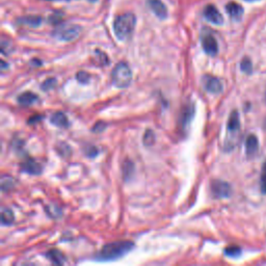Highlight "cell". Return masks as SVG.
<instances>
[{
  "label": "cell",
  "instance_id": "cell-30",
  "mask_svg": "<svg viewBox=\"0 0 266 266\" xmlns=\"http://www.w3.org/2000/svg\"><path fill=\"white\" fill-rule=\"evenodd\" d=\"M43 119V115H35V116H33L32 115V118L28 121L30 124H35V123H37L38 121H40V120H42Z\"/></svg>",
  "mask_w": 266,
  "mask_h": 266
},
{
  "label": "cell",
  "instance_id": "cell-8",
  "mask_svg": "<svg viewBox=\"0 0 266 266\" xmlns=\"http://www.w3.org/2000/svg\"><path fill=\"white\" fill-rule=\"evenodd\" d=\"M203 86L205 90L211 94H220L224 89L221 80L211 75H205L203 77Z\"/></svg>",
  "mask_w": 266,
  "mask_h": 266
},
{
  "label": "cell",
  "instance_id": "cell-12",
  "mask_svg": "<svg viewBox=\"0 0 266 266\" xmlns=\"http://www.w3.org/2000/svg\"><path fill=\"white\" fill-rule=\"evenodd\" d=\"M226 11L233 21H240L243 16V8L236 3H229L226 6Z\"/></svg>",
  "mask_w": 266,
  "mask_h": 266
},
{
  "label": "cell",
  "instance_id": "cell-22",
  "mask_svg": "<svg viewBox=\"0 0 266 266\" xmlns=\"http://www.w3.org/2000/svg\"><path fill=\"white\" fill-rule=\"evenodd\" d=\"M240 69L245 74H251L253 71V63L252 60L248 57H244L240 62Z\"/></svg>",
  "mask_w": 266,
  "mask_h": 266
},
{
  "label": "cell",
  "instance_id": "cell-11",
  "mask_svg": "<svg viewBox=\"0 0 266 266\" xmlns=\"http://www.w3.org/2000/svg\"><path fill=\"white\" fill-rule=\"evenodd\" d=\"M228 135H236L240 130V119L237 110H233L228 120Z\"/></svg>",
  "mask_w": 266,
  "mask_h": 266
},
{
  "label": "cell",
  "instance_id": "cell-2",
  "mask_svg": "<svg viewBox=\"0 0 266 266\" xmlns=\"http://www.w3.org/2000/svg\"><path fill=\"white\" fill-rule=\"evenodd\" d=\"M137 24V17L131 13L121 14L115 17L113 21V30L115 37L120 41L129 39L135 30Z\"/></svg>",
  "mask_w": 266,
  "mask_h": 266
},
{
  "label": "cell",
  "instance_id": "cell-6",
  "mask_svg": "<svg viewBox=\"0 0 266 266\" xmlns=\"http://www.w3.org/2000/svg\"><path fill=\"white\" fill-rule=\"evenodd\" d=\"M211 191L215 197L226 198L231 196L232 187L228 182L222 180H214L211 183Z\"/></svg>",
  "mask_w": 266,
  "mask_h": 266
},
{
  "label": "cell",
  "instance_id": "cell-16",
  "mask_svg": "<svg viewBox=\"0 0 266 266\" xmlns=\"http://www.w3.org/2000/svg\"><path fill=\"white\" fill-rule=\"evenodd\" d=\"M38 100H39V97L31 92H25L17 98V101H18V103L23 106H30L32 104H35Z\"/></svg>",
  "mask_w": 266,
  "mask_h": 266
},
{
  "label": "cell",
  "instance_id": "cell-9",
  "mask_svg": "<svg viewBox=\"0 0 266 266\" xmlns=\"http://www.w3.org/2000/svg\"><path fill=\"white\" fill-rule=\"evenodd\" d=\"M147 4L157 18L161 20L168 18V9H166L161 0H147Z\"/></svg>",
  "mask_w": 266,
  "mask_h": 266
},
{
  "label": "cell",
  "instance_id": "cell-14",
  "mask_svg": "<svg viewBox=\"0 0 266 266\" xmlns=\"http://www.w3.org/2000/svg\"><path fill=\"white\" fill-rule=\"evenodd\" d=\"M50 122H51L54 126L59 127V128H66L69 127V120H68V116H66L63 112L61 111H57L54 112L51 118H50Z\"/></svg>",
  "mask_w": 266,
  "mask_h": 266
},
{
  "label": "cell",
  "instance_id": "cell-25",
  "mask_svg": "<svg viewBox=\"0 0 266 266\" xmlns=\"http://www.w3.org/2000/svg\"><path fill=\"white\" fill-rule=\"evenodd\" d=\"M56 86V79L55 78H49L47 80H45L43 83H42V86H41V89L45 92L49 91V90H52L53 88H55Z\"/></svg>",
  "mask_w": 266,
  "mask_h": 266
},
{
  "label": "cell",
  "instance_id": "cell-32",
  "mask_svg": "<svg viewBox=\"0 0 266 266\" xmlns=\"http://www.w3.org/2000/svg\"><path fill=\"white\" fill-rule=\"evenodd\" d=\"M244 2H247V3H256V2H259V0H244Z\"/></svg>",
  "mask_w": 266,
  "mask_h": 266
},
{
  "label": "cell",
  "instance_id": "cell-3",
  "mask_svg": "<svg viewBox=\"0 0 266 266\" xmlns=\"http://www.w3.org/2000/svg\"><path fill=\"white\" fill-rule=\"evenodd\" d=\"M111 79L113 85L116 88L125 89L129 87L132 80V72L131 69L129 68V65L124 61L119 62L112 70Z\"/></svg>",
  "mask_w": 266,
  "mask_h": 266
},
{
  "label": "cell",
  "instance_id": "cell-34",
  "mask_svg": "<svg viewBox=\"0 0 266 266\" xmlns=\"http://www.w3.org/2000/svg\"><path fill=\"white\" fill-rule=\"evenodd\" d=\"M90 2H93L94 3V2H96V0H90Z\"/></svg>",
  "mask_w": 266,
  "mask_h": 266
},
{
  "label": "cell",
  "instance_id": "cell-21",
  "mask_svg": "<svg viewBox=\"0 0 266 266\" xmlns=\"http://www.w3.org/2000/svg\"><path fill=\"white\" fill-rule=\"evenodd\" d=\"M133 171H135V165L130 161L126 160L123 165V175H124V180H129V178L133 175Z\"/></svg>",
  "mask_w": 266,
  "mask_h": 266
},
{
  "label": "cell",
  "instance_id": "cell-31",
  "mask_svg": "<svg viewBox=\"0 0 266 266\" xmlns=\"http://www.w3.org/2000/svg\"><path fill=\"white\" fill-rule=\"evenodd\" d=\"M8 68H9V63H7L5 60H2V71L4 72Z\"/></svg>",
  "mask_w": 266,
  "mask_h": 266
},
{
  "label": "cell",
  "instance_id": "cell-19",
  "mask_svg": "<svg viewBox=\"0 0 266 266\" xmlns=\"http://www.w3.org/2000/svg\"><path fill=\"white\" fill-rule=\"evenodd\" d=\"M15 221L14 213L11 209H3L2 211V224L4 226L12 225Z\"/></svg>",
  "mask_w": 266,
  "mask_h": 266
},
{
  "label": "cell",
  "instance_id": "cell-7",
  "mask_svg": "<svg viewBox=\"0 0 266 266\" xmlns=\"http://www.w3.org/2000/svg\"><path fill=\"white\" fill-rule=\"evenodd\" d=\"M203 15L205 19L212 24L222 25L224 23V17L220 13V11L216 9L213 5H208L205 7Z\"/></svg>",
  "mask_w": 266,
  "mask_h": 266
},
{
  "label": "cell",
  "instance_id": "cell-20",
  "mask_svg": "<svg viewBox=\"0 0 266 266\" xmlns=\"http://www.w3.org/2000/svg\"><path fill=\"white\" fill-rule=\"evenodd\" d=\"M225 255L230 258H238L241 255V248L236 245H231L225 248Z\"/></svg>",
  "mask_w": 266,
  "mask_h": 266
},
{
  "label": "cell",
  "instance_id": "cell-5",
  "mask_svg": "<svg viewBox=\"0 0 266 266\" xmlns=\"http://www.w3.org/2000/svg\"><path fill=\"white\" fill-rule=\"evenodd\" d=\"M201 43L202 47L204 49V51L210 55V56H215L219 52V44L214 36L210 31H203L201 35Z\"/></svg>",
  "mask_w": 266,
  "mask_h": 266
},
{
  "label": "cell",
  "instance_id": "cell-29",
  "mask_svg": "<svg viewBox=\"0 0 266 266\" xmlns=\"http://www.w3.org/2000/svg\"><path fill=\"white\" fill-rule=\"evenodd\" d=\"M105 127H106V125H105L104 123L100 122V123H97V124L94 126L93 131H94V132H101L102 130H104Z\"/></svg>",
  "mask_w": 266,
  "mask_h": 266
},
{
  "label": "cell",
  "instance_id": "cell-1",
  "mask_svg": "<svg viewBox=\"0 0 266 266\" xmlns=\"http://www.w3.org/2000/svg\"><path fill=\"white\" fill-rule=\"evenodd\" d=\"M133 247H135V243L131 241H114L107 243L100 249L99 253L96 255V259L100 261H112L120 259L130 253Z\"/></svg>",
  "mask_w": 266,
  "mask_h": 266
},
{
  "label": "cell",
  "instance_id": "cell-18",
  "mask_svg": "<svg viewBox=\"0 0 266 266\" xmlns=\"http://www.w3.org/2000/svg\"><path fill=\"white\" fill-rule=\"evenodd\" d=\"M46 256L49 260H51L54 264L60 265V264H63V262H64L63 255L59 251H57V249H50V251L46 254Z\"/></svg>",
  "mask_w": 266,
  "mask_h": 266
},
{
  "label": "cell",
  "instance_id": "cell-28",
  "mask_svg": "<svg viewBox=\"0 0 266 266\" xmlns=\"http://www.w3.org/2000/svg\"><path fill=\"white\" fill-rule=\"evenodd\" d=\"M98 153H99L98 149L95 148L94 146H92V147H90L89 149H87V155H88L89 157H92V158H93V157L97 156Z\"/></svg>",
  "mask_w": 266,
  "mask_h": 266
},
{
  "label": "cell",
  "instance_id": "cell-15",
  "mask_svg": "<svg viewBox=\"0 0 266 266\" xmlns=\"http://www.w3.org/2000/svg\"><path fill=\"white\" fill-rule=\"evenodd\" d=\"M193 113H194V106L192 104H189L183 108L181 114V126L183 128H186L189 126V123L192 120Z\"/></svg>",
  "mask_w": 266,
  "mask_h": 266
},
{
  "label": "cell",
  "instance_id": "cell-23",
  "mask_svg": "<svg viewBox=\"0 0 266 266\" xmlns=\"http://www.w3.org/2000/svg\"><path fill=\"white\" fill-rule=\"evenodd\" d=\"M96 59H97V64L101 66H104L109 63L108 56L104 52H102L101 50H96Z\"/></svg>",
  "mask_w": 266,
  "mask_h": 266
},
{
  "label": "cell",
  "instance_id": "cell-17",
  "mask_svg": "<svg viewBox=\"0 0 266 266\" xmlns=\"http://www.w3.org/2000/svg\"><path fill=\"white\" fill-rule=\"evenodd\" d=\"M19 22L29 27H38L42 23V18L39 16H27L19 19Z\"/></svg>",
  "mask_w": 266,
  "mask_h": 266
},
{
  "label": "cell",
  "instance_id": "cell-10",
  "mask_svg": "<svg viewBox=\"0 0 266 266\" xmlns=\"http://www.w3.org/2000/svg\"><path fill=\"white\" fill-rule=\"evenodd\" d=\"M21 169L23 172L30 174V175H35L38 176L43 172L42 165L35 159L32 158H27L21 163Z\"/></svg>",
  "mask_w": 266,
  "mask_h": 266
},
{
  "label": "cell",
  "instance_id": "cell-13",
  "mask_svg": "<svg viewBox=\"0 0 266 266\" xmlns=\"http://www.w3.org/2000/svg\"><path fill=\"white\" fill-rule=\"evenodd\" d=\"M259 150V141L256 136L249 135L245 141V152L247 156H254Z\"/></svg>",
  "mask_w": 266,
  "mask_h": 266
},
{
  "label": "cell",
  "instance_id": "cell-27",
  "mask_svg": "<svg viewBox=\"0 0 266 266\" xmlns=\"http://www.w3.org/2000/svg\"><path fill=\"white\" fill-rule=\"evenodd\" d=\"M76 79L80 82V83H88L91 79V75L87 72H83V71H80L76 74Z\"/></svg>",
  "mask_w": 266,
  "mask_h": 266
},
{
  "label": "cell",
  "instance_id": "cell-33",
  "mask_svg": "<svg viewBox=\"0 0 266 266\" xmlns=\"http://www.w3.org/2000/svg\"><path fill=\"white\" fill-rule=\"evenodd\" d=\"M264 127L266 128V119H265V122H264Z\"/></svg>",
  "mask_w": 266,
  "mask_h": 266
},
{
  "label": "cell",
  "instance_id": "cell-26",
  "mask_svg": "<svg viewBox=\"0 0 266 266\" xmlns=\"http://www.w3.org/2000/svg\"><path fill=\"white\" fill-rule=\"evenodd\" d=\"M260 184H261V191L266 194V161L264 162V164L262 166Z\"/></svg>",
  "mask_w": 266,
  "mask_h": 266
},
{
  "label": "cell",
  "instance_id": "cell-24",
  "mask_svg": "<svg viewBox=\"0 0 266 266\" xmlns=\"http://www.w3.org/2000/svg\"><path fill=\"white\" fill-rule=\"evenodd\" d=\"M143 141H144V145L145 146H152V145H154V143H155V135H154V132L152 130L148 129L145 132Z\"/></svg>",
  "mask_w": 266,
  "mask_h": 266
},
{
  "label": "cell",
  "instance_id": "cell-4",
  "mask_svg": "<svg viewBox=\"0 0 266 266\" xmlns=\"http://www.w3.org/2000/svg\"><path fill=\"white\" fill-rule=\"evenodd\" d=\"M80 33H81L80 26L69 24V25H63L57 28L54 32V35L60 41L71 42V41L76 40L80 36Z\"/></svg>",
  "mask_w": 266,
  "mask_h": 266
}]
</instances>
